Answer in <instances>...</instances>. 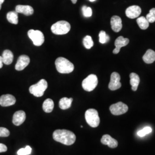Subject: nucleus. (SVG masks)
Wrapping results in <instances>:
<instances>
[{"instance_id":"f257e3e1","label":"nucleus","mask_w":155,"mask_h":155,"mask_svg":"<svg viewBox=\"0 0 155 155\" xmlns=\"http://www.w3.org/2000/svg\"><path fill=\"white\" fill-rule=\"evenodd\" d=\"M53 139L56 141L66 145H71L76 141V136L71 131L66 129H58L53 133Z\"/></svg>"},{"instance_id":"f03ea898","label":"nucleus","mask_w":155,"mask_h":155,"mask_svg":"<svg viewBox=\"0 0 155 155\" xmlns=\"http://www.w3.org/2000/svg\"><path fill=\"white\" fill-rule=\"evenodd\" d=\"M55 66L57 71L61 74H69L74 70V66L72 63L63 57L56 59Z\"/></svg>"},{"instance_id":"7ed1b4c3","label":"nucleus","mask_w":155,"mask_h":155,"mask_svg":"<svg viewBox=\"0 0 155 155\" xmlns=\"http://www.w3.org/2000/svg\"><path fill=\"white\" fill-rule=\"evenodd\" d=\"M85 119L87 123L92 127L99 126L100 118L98 113L94 109H89L85 112Z\"/></svg>"},{"instance_id":"20e7f679","label":"nucleus","mask_w":155,"mask_h":155,"mask_svg":"<svg viewBox=\"0 0 155 155\" xmlns=\"http://www.w3.org/2000/svg\"><path fill=\"white\" fill-rule=\"evenodd\" d=\"M48 87V83L45 79H41L36 84L30 86L29 92L36 97H40L43 95L45 91Z\"/></svg>"},{"instance_id":"39448f33","label":"nucleus","mask_w":155,"mask_h":155,"mask_svg":"<svg viewBox=\"0 0 155 155\" xmlns=\"http://www.w3.org/2000/svg\"><path fill=\"white\" fill-rule=\"evenodd\" d=\"M71 29V25L66 21H59L53 24L51 27L52 32L55 35H61L68 33Z\"/></svg>"},{"instance_id":"423d86ee","label":"nucleus","mask_w":155,"mask_h":155,"mask_svg":"<svg viewBox=\"0 0 155 155\" xmlns=\"http://www.w3.org/2000/svg\"><path fill=\"white\" fill-rule=\"evenodd\" d=\"M98 83V81L97 77L94 74H91L83 80L82 85L85 91H91L95 89Z\"/></svg>"},{"instance_id":"0eeeda50","label":"nucleus","mask_w":155,"mask_h":155,"mask_svg":"<svg viewBox=\"0 0 155 155\" xmlns=\"http://www.w3.org/2000/svg\"><path fill=\"white\" fill-rule=\"evenodd\" d=\"M28 37L36 46H40L45 42V36L42 32L38 30L30 29L28 32Z\"/></svg>"},{"instance_id":"6e6552de","label":"nucleus","mask_w":155,"mask_h":155,"mask_svg":"<svg viewBox=\"0 0 155 155\" xmlns=\"http://www.w3.org/2000/svg\"><path fill=\"white\" fill-rule=\"evenodd\" d=\"M110 110L112 114L120 116L125 114L128 110V106L122 102H119L110 106Z\"/></svg>"},{"instance_id":"1a4fd4ad","label":"nucleus","mask_w":155,"mask_h":155,"mask_svg":"<svg viewBox=\"0 0 155 155\" xmlns=\"http://www.w3.org/2000/svg\"><path fill=\"white\" fill-rule=\"evenodd\" d=\"M121 77L118 73L113 72L111 75L110 81L109 84V89L112 91H114L120 89L121 87L120 82Z\"/></svg>"},{"instance_id":"9d476101","label":"nucleus","mask_w":155,"mask_h":155,"mask_svg":"<svg viewBox=\"0 0 155 155\" xmlns=\"http://www.w3.org/2000/svg\"><path fill=\"white\" fill-rule=\"evenodd\" d=\"M16 102L15 97L11 94H5L0 97V105L3 107L13 105Z\"/></svg>"},{"instance_id":"9b49d317","label":"nucleus","mask_w":155,"mask_h":155,"mask_svg":"<svg viewBox=\"0 0 155 155\" xmlns=\"http://www.w3.org/2000/svg\"><path fill=\"white\" fill-rule=\"evenodd\" d=\"M30 63V59L28 56L22 55L18 58L15 69L17 71H22Z\"/></svg>"},{"instance_id":"f8f14e48","label":"nucleus","mask_w":155,"mask_h":155,"mask_svg":"<svg viewBox=\"0 0 155 155\" xmlns=\"http://www.w3.org/2000/svg\"><path fill=\"white\" fill-rule=\"evenodd\" d=\"M141 13V9L140 6L137 5L130 6L128 7L125 12L127 16L131 19L138 17L140 15Z\"/></svg>"},{"instance_id":"ddd939ff","label":"nucleus","mask_w":155,"mask_h":155,"mask_svg":"<svg viewBox=\"0 0 155 155\" xmlns=\"http://www.w3.org/2000/svg\"><path fill=\"white\" fill-rule=\"evenodd\" d=\"M129 40L127 38H124L122 36L117 38L114 43L116 48L113 51V54H118L120 51L121 48L129 44Z\"/></svg>"},{"instance_id":"4468645a","label":"nucleus","mask_w":155,"mask_h":155,"mask_svg":"<svg viewBox=\"0 0 155 155\" xmlns=\"http://www.w3.org/2000/svg\"><path fill=\"white\" fill-rule=\"evenodd\" d=\"M25 119H26L25 113L22 110L17 111L15 113L13 116L12 122L14 125L16 126H20L25 121Z\"/></svg>"},{"instance_id":"2eb2a0df","label":"nucleus","mask_w":155,"mask_h":155,"mask_svg":"<svg viewBox=\"0 0 155 155\" xmlns=\"http://www.w3.org/2000/svg\"><path fill=\"white\" fill-rule=\"evenodd\" d=\"M111 27L115 32H120L122 28V20L118 16H114L111 18Z\"/></svg>"},{"instance_id":"dca6fc26","label":"nucleus","mask_w":155,"mask_h":155,"mask_svg":"<svg viewBox=\"0 0 155 155\" xmlns=\"http://www.w3.org/2000/svg\"><path fill=\"white\" fill-rule=\"evenodd\" d=\"M101 143L107 145L111 148H115L118 146V141L116 139H113L109 134H105L101 140Z\"/></svg>"},{"instance_id":"f3484780","label":"nucleus","mask_w":155,"mask_h":155,"mask_svg":"<svg viewBox=\"0 0 155 155\" xmlns=\"http://www.w3.org/2000/svg\"><path fill=\"white\" fill-rule=\"evenodd\" d=\"M16 12L22 13L25 16H31L33 15L34 10L32 6L29 5H18L16 6Z\"/></svg>"},{"instance_id":"a211bd4d","label":"nucleus","mask_w":155,"mask_h":155,"mask_svg":"<svg viewBox=\"0 0 155 155\" xmlns=\"http://www.w3.org/2000/svg\"><path fill=\"white\" fill-rule=\"evenodd\" d=\"M129 76L130 79V85L132 86V90L134 91H135L138 89L139 83L140 82V79L139 75L137 74L134 72H132Z\"/></svg>"},{"instance_id":"6ab92c4d","label":"nucleus","mask_w":155,"mask_h":155,"mask_svg":"<svg viewBox=\"0 0 155 155\" xmlns=\"http://www.w3.org/2000/svg\"><path fill=\"white\" fill-rule=\"evenodd\" d=\"M2 58L3 60V63L6 65H9L13 62L14 56L11 51L6 50L4 51L2 53Z\"/></svg>"},{"instance_id":"aec40b11","label":"nucleus","mask_w":155,"mask_h":155,"mask_svg":"<svg viewBox=\"0 0 155 155\" xmlns=\"http://www.w3.org/2000/svg\"><path fill=\"white\" fill-rule=\"evenodd\" d=\"M144 62L147 64H150L155 61V52L152 50H147L143 57Z\"/></svg>"},{"instance_id":"412c9836","label":"nucleus","mask_w":155,"mask_h":155,"mask_svg":"<svg viewBox=\"0 0 155 155\" xmlns=\"http://www.w3.org/2000/svg\"><path fill=\"white\" fill-rule=\"evenodd\" d=\"M72 98H68L67 97H64L61 99L59 101V107L62 110H66L69 109L71 106L72 102Z\"/></svg>"},{"instance_id":"4be33fe9","label":"nucleus","mask_w":155,"mask_h":155,"mask_svg":"<svg viewBox=\"0 0 155 155\" xmlns=\"http://www.w3.org/2000/svg\"><path fill=\"white\" fill-rule=\"evenodd\" d=\"M54 107V102L50 98H48L45 101L43 104V109L45 113H51L53 110Z\"/></svg>"},{"instance_id":"5701e85b","label":"nucleus","mask_w":155,"mask_h":155,"mask_svg":"<svg viewBox=\"0 0 155 155\" xmlns=\"http://www.w3.org/2000/svg\"><path fill=\"white\" fill-rule=\"evenodd\" d=\"M6 18L8 21L13 24L16 25L18 22V13L17 12L11 11L8 12L6 15Z\"/></svg>"},{"instance_id":"b1692460","label":"nucleus","mask_w":155,"mask_h":155,"mask_svg":"<svg viewBox=\"0 0 155 155\" xmlns=\"http://www.w3.org/2000/svg\"><path fill=\"white\" fill-rule=\"evenodd\" d=\"M137 23L139 25V27L143 30L147 29L149 27L150 22L147 20L145 17L141 16L137 19Z\"/></svg>"},{"instance_id":"393cba45","label":"nucleus","mask_w":155,"mask_h":155,"mask_svg":"<svg viewBox=\"0 0 155 155\" xmlns=\"http://www.w3.org/2000/svg\"><path fill=\"white\" fill-rule=\"evenodd\" d=\"M83 45L86 49H90L94 45V42L90 36H86L83 40Z\"/></svg>"},{"instance_id":"a878e982","label":"nucleus","mask_w":155,"mask_h":155,"mask_svg":"<svg viewBox=\"0 0 155 155\" xmlns=\"http://www.w3.org/2000/svg\"><path fill=\"white\" fill-rule=\"evenodd\" d=\"M99 38H100V43L101 44H105L107 43L109 40H110V38L109 36V35H107L105 31H101L99 33Z\"/></svg>"},{"instance_id":"bb28decb","label":"nucleus","mask_w":155,"mask_h":155,"mask_svg":"<svg viewBox=\"0 0 155 155\" xmlns=\"http://www.w3.org/2000/svg\"><path fill=\"white\" fill-rule=\"evenodd\" d=\"M32 152V148L30 146H26L25 148H21L17 151L18 155H30Z\"/></svg>"},{"instance_id":"cd10ccee","label":"nucleus","mask_w":155,"mask_h":155,"mask_svg":"<svg viewBox=\"0 0 155 155\" xmlns=\"http://www.w3.org/2000/svg\"><path fill=\"white\" fill-rule=\"evenodd\" d=\"M146 18L148 22L153 23L155 21V8H152L150 11V13L146 16Z\"/></svg>"},{"instance_id":"c85d7f7f","label":"nucleus","mask_w":155,"mask_h":155,"mask_svg":"<svg viewBox=\"0 0 155 155\" xmlns=\"http://www.w3.org/2000/svg\"><path fill=\"white\" fill-rule=\"evenodd\" d=\"M151 132H152V128L150 127H144L143 129L139 130L137 132V135L140 137H142L145 136V135L151 133Z\"/></svg>"},{"instance_id":"c756f323","label":"nucleus","mask_w":155,"mask_h":155,"mask_svg":"<svg viewBox=\"0 0 155 155\" xmlns=\"http://www.w3.org/2000/svg\"><path fill=\"white\" fill-rule=\"evenodd\" d=\"M82 13H83V16L86 17H89L91 16L92 15V9L91 8L86 6H83L82 7Z\"/></svg>"},{"instance_id":"7c9ffc66","label":"nucleus","mask_w":155,"mask_h":155,"mask_svg":"<svg viewBox=\"0 0 155 155\" xmlns=\"http://www.w3.org/2000/svg\"><path fill=\"white\" fill-rule=\"evenodd\" d=\"M10 134L9 130L5 127H0V137H8Z\"/></svg>"},{"instance_id":"2f4dec72","label":"nucleus","mask_w":155,"mask_h":155,"mask_svg":"<svg viewBox=\"0 0 155 155\" xmlns=\"http://www.w3.org/2000/svg\"><path fill=\"white\" fill-rule=\"evenodd\" d=\"M7 150H8V148L5 144L0 143V153L5 152L7 151Z\"/></svg>"},{"instance_id":"473e14b6","label":"nucleus","mask_w":155,"mask_h":155,"mask_svg":"<svg viewBox=\"0 0 155 155\" xmlns=\"http://www.w3.org/2000/svg\"><path fill=\"white\" fill-rule=\"evenodd\" d=\"M3 60L2 56H0V68H1L3 67Z\"/></svg>"},{"instance_id":"72a5a7b5","label":"nucleus","mask_w":155,"mask_h":155,"mask_svg":"<svg viewBox=\"0 0 155 155\" xmlns=\"http://www.w3.org/2000/svg\"><path fill=\"white\" fill-rule=\"evenodd\" d=\"M4 1H5V0H0V10H1V5H2V4H3V2H4Z\"/></svg>"},{"instance_id":"f704fd0d","label":"nucleus","mask_w":155,"mask_h":155,"mask_svg":"<svg viewBox=\"0 0 155 155\" xmlns=\"http://www.w3.org/2000/svg\"><path fill=\"white\" fill-rule=\"evenodd\" d=\"M71 2H72L74 4H75L77 3L78 0H71Z\"/></svg>"},{"instance_id":"c9c22d12","label":"nucleus","mask_w":155,"mask_h":155,"mask_svg":"<svg viewBox=\"0 0 155 155\" xmlns=\"http://www.w3.org/2000/svg\"><path fill=\"white\" fill-rule=\"evenodd\" d=\"M90 1H91V2H94L95 1H96V0H89Z\"/></svg>"}]
</instances>
